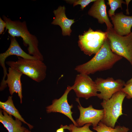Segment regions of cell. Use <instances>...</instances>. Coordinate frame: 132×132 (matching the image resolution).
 Returning <instances> with one entry per match:
<instances>
[{"label":"cell","instance_id":"cell-5","mask_svg":"<svg viewBox=\"0 0 132 132\" xmlns=\"http://www.w3.org/2000/svg\"><path fill=\"white\" fill-rule=\"evenodd\" d=\"M106 32L112 51L126 58L132 66V32L121 36L117 34L113 28H107Z\"/></svg>","mask_w":132,"mask_h":132},{"label":"cell","instance_id":"cell-22","mask_svg":"<svg viewBox=\"0 0 132 132\" xmlns=\"http://www.w3.org/2000/svg\"><path fill=\"white\" fill-rule=\"evenodd\" d=\"M121 90L126 94V98L128 99L132 98V82L125 83Z\"/></svg>","mask_w":132,"mask_h":132},{"label":"cell","instance_id":"cell-27","mask_svg":"<svg viewBox=\"0 0 132 132\" xmlns=\"http://www.w3.org/2000/svg\"><path fill=\"white\" fill-rule=\"evenodd\" d=\"M24 132H31L30 131H29L28 129H26L25 131Z\"/></svg>","mask_w":132,"mask_h":132},{"label":"cell","instance_id":"cell-1","mask_svg":"<svg viewBox=\"0 0 132 132\" xmlns=\"http://www.w3.org/2000/svg\"><path fill=\"white\" fill-rule=\"evenodd\" d=\"M122 57L112 51L107 37L94 56L86 63L76 66L75 70L79 73L89 75L110 69Z\"/></svg>","mask_w":132,"mask_h":132},{"label":"cell","instance_id":"cell-17","mask_svg":"<svg viewBox=\"0 0 132 132\" xmlns=\"http://www.w3.org/2000/svg\"><path fill=\"white\" fill-rule=\"evenodd\" d=\"M12 96H9L7 100L5 102L0 101V108L9 115L13 116L15 118L20 120L24 123L26 124L30 129L33 128V126L27 122L22 117L18 111L15 107L12 99Z\"/></svg>","mask_w":132,"mask_h":132},{"label":"cell","instance_id":"cell-12","mask_svg":"<svg viewBox=\"0 0 132 132\" xmlns=\"http://www.w3.org/2000/svg\"><path fill=\"white\" fill-rule=\"evenodd\" d=\"M8 72L7 74V79L5 81L2 87L0 88V91L4 89L7 84L10 94L12 95L14 93H17L20 99L21 103L22 104L23 97L21 77L23 74L10 67L8 68Z\"/></svg>","mask_w":132,"mask_h":132},{"label":"cell","instance_id":"cell-10","mask_svg":"<svg viewBox=\"0 0 132 132\" xmlns=\"http://www.w3.org/2000/svg\"><path fill=\"white\" fill-rule=\"evenodd\" d=\"M72 90V86H68L61 97L59 99L53 100L52 104L46 107V111L47 113L54 112L63 114L68 117L74 125L79 127L72 116L73 112L71 109L73 107V105H70L68 101V95Z\"/></svg>","mask_w":132,"mask_h":132},{"label":"cell","instance_id":"cell-25","mask_svg":"<svg viewBox=\"0 0 132 132\" xmlns=\"http://www.w3.org/2000/svg\"><path fill=\"white\" fill-rule=\"evenodd\" d=\"M131 1V0H125L126 4L127 5V8L126 10V14L128 15L129 14V13L128 9V5L129 2H130Z\"/></svg>","mask_w":132,"mask_h":132},{"label":"cell","instance_id":"cell-4","mask_svg":"<svg viewBox=\"0 0 132 132\" xmlns=\"http://www.w3.org/2000/svg\"><path fill=\"white\" fill-rule=\"evenodd\" d=\"M126 94L121 90L113 95L109 99L103 100L101 105L104 112L101 121L109 127L114 128L119 117L123 114L122 105Z\"/></svg>","mask_w":132,"mask_h":132},{"label":"cell","instance_id":"cell-7","mask_svg":"<svg viewBox=\"0 0 132 132\" xmlns=\"http://www.w3.org/2000/svg\"><path fill=\"white\" fill-rule=\"evenodd\" d=\"M72 87L78 98L88 99L91 97L97 96L98 94L95 81L87 74L79 73L77 75Z\"/></svg>","mask_w":132,"mask_h":132},{"label":"cell","instance_id":"cell-9","mask_svg":"<svg viewBox=\"0 0 132 132\" xmlns=\"http://www.w3.org/2000/svg\"><path fill=\"white\" fill-rule=\"evenodd\" d=\"M76 100L79 103L78 107L80 112V115L76 121L79 127H82L89 123L92 124L93 127H96L103 117L104 112L103 109H95L92 105L87 107L84 108L81 105L78 98L76 99Z\"/></svg>","mask_w":132,"mask_h":132},{"label":"cell","instance_id":"cell-21","mask_svg":"<svg viewBox=\"0 0 132 132\" xmlns=\"http://www.w3.org/2000/svg\"><path fill=\"white\" fill-rule=\"evenodd\" d=\"M96 0H68L67 2L73 4L74 6L77 5H81V8L83 10L90 2H95Z\"/></svg>","mask_w":132,"mask_h":132},{"label":"cell","instance_id":"cell-16","mask_svg":"<svg viewBox=\"0 0 132 132\" xmlns=\"http://www.w3.org/2000/svg\"><path fill=\"white\" fill-rule=\"evenodd\" d=\"M0 122L8 132H24L26 129L22 126V121L17 119L14 120L10 115L2 110L0 111Z\"/></svg>","mask_w":132,"mask_h":132},{"label":"cell","instance_id":"cell-26","mask_svg":"<svg viewBox=\"0 0 132 132\" xmlns=\"http://www.w3.org/2000/svg\"><path fill=\"white\" fill-rule=\"evenodd\" d=\"M132 82V77L131 79L128 81L126 83H129Z\"/></svg>","mask_w":132,"mask_h":132},{"label":"cell","instance_id":"cell-19","mask_svg":"<svg viewBox=\"0 0 132 132\" xmlns=\"http://www.w3.org/2000/svg\"><path fill=\"white\" fill-rule=\"evenodd\" d=\"M107 4L109 5L110 9L108 11L109 16L110 17L114 15L115 12L118 8H120L122 9V4H126V2L122 0H108Z\"/></svg>","mask_w":132,"mask_h":132},{"label":"cell","instance_id":"cell-2","mask_svg":"<svg viewBox=\"0 0 132 132\" xmlns=\"http://www.w3.org/2000/svg\"><path fill=\"white\" fill-rule=\"evenodd\" d=\"M3 20L6 22V30L10 36L20 37L23 44L27 49L29 54L32 55L37 59L43 61V56L38 48V41L36 37L31 33L28 31L25 21H13L4 15L2 16Z\"/></svg>","mask_w":132,"mask_h":132},{"label":"cell","instance_id":"cell-24","mask_svg":"<svg viewBox=\"0 0 132 132\" xmlns=\"http://www.w3.org/2000/svg\"><path fill=\"white\" fill-rule=\"evenodd\" d=\"M60 128L58 129L56 132H64V130L65 129H67L69 130V126L66 125L63 126L62 125H61Z\"/></svg>","mask_w":132,"mask_h":132},{"label":"cell","instance_id":"cell-3","mask_svg":"<svg viewBox=\"0 0 132 132\" xmlns=\"http://www.w3.org/2000/svg\"><path fill=\"white\" fill-rule=\"evenodd\" d=\"M6 64L35 81L40 82L45 78L47 66L43 61L37 59L19 57L16 61H9Z\"/></svg>","mask_w":132,"mask_h":132},{"label":"cell","instance_id":"cell-14","mask_svg":"<svg viewBox=\"0 0 132 132\" xmlns=\"http://www.w3.org/2000/svg\"><path fill=\"white\" fill-rule=\"evenodd\" d=\"M90 15L97 19L101 24L105 23L107 28H113L106 12V6L104 0H96L88 12Z\"/></svg>","mask_w":132,"mask_h":132},{"label":"cell","instance_id":"cell-8","mask_svg":"<svg viewBox=\"0 0 132 132\" xmlns=\"http://www.w3.org/2000/svg\"><path fill=\"white\" fill-rule=\"evenodd\" d=\"M95 81L98 92H100L97 96L103 100L110 99L114 94L121 91L125 84L121 79L115 80L112 77L106 79L97 78Z\"/></svg>","mask_w":132,"mask_h":132},{"label":"cell","instance_id":"cell-15","mask_svg":"<svg viewBox=\"0 0 132 132\" xmlns=\"http://www.w3.org/2000/svg\"><path fill=\"white\" fill-rule=\"evenodd\" d=\"M53 12L55 17L52 24L59 25L61 28L62 33L63 35L70 36L72 32L70 27L75 22L74 19H69L67 17L64 6H59L57 9L54 11Z\"/></svg>","mask_w":132,"mask_h":132},{"label":"cell","instance_id":"cell-13","mask_svg":"<svg viewBox=\"0 0 132 132\" xmlns=\"http://www.w3.org/2000/svg\"><path fill=\"white\" fill-rule=\"evenodd\" d=\"M115 32L121 36L127 35L131 32L132 16L124 14L122 12L116 13L110 17Z\"/></svg>","mask_w":132,"mask_h":132},{"label":"cell","instance_id":"cell-11","mask_svg":"<svg viewBox=\"0 0 132 132\" xmlns=\"http://www.w3.org/2000/svg\"><path fill=\"white\" fill-rule=\"evenodd\" d=\"M10 38L11 43L9 48L5 52L0 54V64L3 69L4 74L1 82L2 84L4 83L7 73V69L5 66V61L8 56L15 55L25 59H37L33 56L27 54L22 50L15 37L10 36Z\"/></svg>","mask_w":132,"mask_h":132},{"label":"cell","instance_id":"cell-23","mask_svg":"<svg viewBox=\"0 0 132 132\" xmlns=\"http://www.w3.org/2000/svg\"><path fill=\"white\" fill-rule=\"evenodd\" d=\"M6 22L0 17V34H1L3 33L5 28H6Z\"/></svg>","mask_w":132,"mask_h":132},{"label":"cell","instance_id":"cell-6","mask_svg":"<svg viewBox=\"0 0 132 132\" xmlns=\"http://www.w3.org/2000/svg\"><path fill=\"white\" fill-rule=\"evenodd\" d=\"M79 46L84 54L90 56L99 50L107 38L106 32L100 30L94 31L90 28L79 36Z\"/></svg>","mask_w":132,"mask_h":132},{"label":"cell","instance_id":"cell-20","mask_svg":"<svg viewBox=\"0 0 132 132\" xmlns=\"http://www.w3.org/2000/svg\"><path fill=\"white\" fill-rule=\"evenodd\" d=\"M91 125V123H88L82 127H80L72 124L69 125V130L70 132H96L93 131L90 129L89 127Z\"/></svg>","mask_w":132,"mask_h":132},{"label":"cell","instance_id":"cell-18","mask_svg":"<svg viewBox=\"0 0 132 132\" xmlns=\"http://www.w3.org/2000/svg\"><path fill=\"white\" fill-rule=\"evenodd\" d=\"M93 129L97 132H128L129 130L128 128L124 126L117 125L114 128L109 127L101 121L96 127H93Z\"/></svg>","mask_w":132,"mask_h":132}]
</instances>
